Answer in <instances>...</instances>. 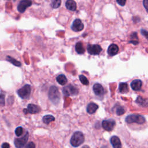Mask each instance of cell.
Instances as JSON below:
<instances>
[{
    "label": "cell",
    "instance_id": "obj_24",
    "mask_svg": "<svg viewBox=\"0 0 148 148\" xmlns=\"http://www.w3.org/2000/svg\"><path fill=\"white\" fill-rule=\"evenodd\" d=\"M116 106V113L117 115L120 116V115L123 114L125 113V109L123 106H121L120 105Z\"/></svg>",
    "mask_w": 148,
    "mask_h": 148
},
{
    "label": "cell",
    "instance_id": "obj_7",
    "mask_svg": "<svg viewBox=\"0 0 148 148\" xmlns=\"http://www.w3.org/2000/svg\"><path fill=\"white\" fill-rule=\"evenodd\" d=\"M88 53L91 55H98L102 50V47L99 45L88 44L87 46Z\"/></svg>",
    "mask_w": 148,
    "mask_h": 148
},
{
    "label": "cell",
    "instance_id": "obj_10",
    "mask_svg": "<svg viewBox=\"0 0 148 148\" xmlns=\"http://www.w3.org/2000/svg\"><path fill=\"white\" fill-rule=\"evenodd\" d=\"M40 111V108L39 106L36 105L35 104L29 103L27 105V108L24 109L23 112L25 114L31 113V114H36L39 113Z\"/></svg>",
    "mask_w": 148,
    "mask_h": 148
},
{
    "label": "cell",
    "instance_id": "obj_5",
    "mask_svg": "<svg viewBox=\"0 0 148 148\" xmlns=\"http://www.w3.org/2000/svg\"><path fill=\"white\" fill-rule=\"evenodd\" d=\"M62 92L64 95L66 97L69 96H75L79 93V90L77 88L73 86L72 84H68L62 88Z\"/></svg>",
    "mask_w": 148,
    "mask_h": 148
},
{
    "label": "cell",
    "instance_id": "obj_29",
    "mask_svg": "<svg viewBox=\"0 0 148 148\" xmlns=\"http://www.w3.org/2000/svg\"><path fill=\"white\" fill-rule=\"evenodd\" d=\"M25 148H35V145L34 142H30L25 146Z\"/></svg>",
    "mask_w": 148,
    "mask_h": 148
},
{
    "label": "cell",
    "instance_id": "obj_33",
    "mask_svg": "<svg viewBox=\"0 0 148 148\" xmlns=\"http://www.w3.org/2000/svg\"><path fill=\"white\" fill-rule=\"evenodd\" d=\"M143 5H144V6H145V9H146V10H147V4H148V1H146V0H145V1H143Z\"/></svg>",
    "mask_w": 148,
    "mask_h": 148
},
{
    "label": "cell",
    "instance_id": "obj_22",
    "mask_svg": "<svg viewBox=\"0 0 148 148\" xmlns=\"http://www.w3.org/2000/svg\"><path fill=\"white\" fill-rule=\"evenodd\" d=\"M6 60L7 61L10 62L11 64H12L14 66H21V63L20 61L16 60V59H14V58H13L12 57H11L10 56H7L6 57Z\"/></svg>",
    "mask_w": 148,
    "mask_h": 148
},
{
    "label": "cell",
    "instance_id": "obj_12",
    "mask_svg": "<svg viewBox=\"0 0 148 148\" xmlns=\"http://www.w3.org/2000/svg\"><path fill=\"white\" fill-rule=\"evenodd\" d=\"M92 90L94 94L98 97H103L105 93L104 88L99 83L94 84L92 87Z\"/></svg>",
    "mask_w": 148,
    "mask_h": 148
},
{
    "label": "cell",
    "instance_id": "obj_28",
    "mask_svg": "<svg viewBox=\"0 0 148 148\" xmlns=\"http://www.w3.org/2000/svg\"><path fill=\"white\" fill-rule=\"evenodd\" d=\"M23 133V128L22 127H18L15 130V134L17 136H20Z\"/></svg>",
    "mask_w": 148,
    "mask_h": 148
},
{
    "label": "cell",
    "instance_id": "obj_21",
    "mask_svg": "<svg viewBox=\"0 0 148 148\" xmlns=\"http://www.w3.org/2000/svg\"><path fill=\"white\" fill-rule=\"evenodd\" d=\"M54 120H55V117L51 114L45 115L42 118V121L45 124H49L51 122L54 121Z\"/></svg>",
    "mask_w": 148,
    "mask_h": 148
},
{
    "label": "cell",
    "instance_id": "obj_9",
    "mask_svg": "<svg viewBox=\"0 0 148 148\" xmlns=\"http://www.w3.org/2000/svg\"><path fill=\"white\" fill-rule=\"evenodd\" d=\"M32 5V1L29 0H23L21 1L17 5V10L20 13H24L27 8Z\"/></svg>",
    "mask_w": 148,
    "mask_h": 148
},
{
    "label": "cell",
    "instance_id": "obj_34",
    "mask_svg": "<svg viewBox=\"0 0 148 148\" xmlns=\"http://www.w3.org/2000/svg\"><path fill=\"white\" fill-rule=\"evenodd\" d=\"M82 148H90V147L87 145H84V146H83V147Z\"/></svg>",
    "mask_w": 148,
    "mask_h": 148
},
{
    "label": "cell",
    "instance_id": "obj_8",
    "mask_svg": "<svg viewBox=\"0 0 148 148\" xmlns=\"http://www.w3.org/2000/svg\"><path fill=\"white\" fill-rule=\"evenodd\" d=\"M116 125V121L113 119H108L104 120L102 121V128L107 131H111L113 130Z\"/></svg>",
    "mask_w": 148,
    "mask_h": 148
},
{
    "label": "cell",
    "instance_id": "obj_2",
    "mask_svg": "<svg viewBox=\"0 0 148 148\" xmlns=\"http://www.w3.org/2000/svg\"><path fill=\"white\" fill-rule=\"evenodd\" d=\"M49 98L54 105H57L60 100V94L57 87L51 86L49 91Z\"/></svg>",
    "mask_w": 148,
    "mask_h": 148
},
{
    "label": "cell",
    "instance_id": "obj_27",
    "mask_svg": "<svg viewBox=\"0 0 148 148\" xmlns=\"http://www.w3.org/2000/svg\"><path fill=\"white\" fill-rule=\"evenodd\" d=\"M5 94L4 92H1L0 94V106H4L5 105Z\"/></svg>",
    "mask_w": 148,
    "mask_h": 148
},
{
    "label": "cell",
    "instance_id": "obj_17",
    "mask_svg": "<svg viewBox=\"0 0 148 148\" xmlns=\"http://www.w3.org/2000/svg\"><path fill=\"white\" fill-rule=\"evenodd\" d=\"M65 6L67 9L71 11H75L76 10L77 8L76 3L73 0L66 1V2H65Z\"/></svg>",
    "mask_w": 148,
    "mask_h": 148
},
{
    "label": "cell",
    "instance_id": "obj_11",
    "mask_svg": "<svg viewBox=\"0 0 148 148\" xmlns=\"http://www.w3.org/2000/svg\"><path fill=\"white\" fill-rule=\"evenodd\" d=\"M84 28V24L79 18L75 19L72 25H71V29L75 32H79L83 30Z\"/></svg>",
    "mask_w": 148,
    "mask_h": 148
},
{
    "label": "cell",
    "instance_id": "obj_1",
    "mask_svg": "<svg viewBox=\"0 0 148 148\" xmlns=\"http://www.w3.org/2000/svg\"><path fill=\"white\" fill-rule=\"evenodd\" d=\"M84 141V134L80 131H76L72 135L70 143L71 145L75 147L80 146Z\"/></svg>",
    "mask_w": 148,
    "mask_h": 148
},
{
    "label": "cell",
    "instance_id": "obj_30",
    "mask_svg": "<svg viewBox=\"0 0 148 148\" xmlns=\"http://www.w3.org/2000/svg\"><path fill=\"white\" fill-rule=\"evenodd\" d=\"M141 34L143 35L146 38H147V31L144 29H141Z\"/></svg>",
    "mask_w": 148,
    "mask_h": 148
},
{
    "label": "cell",
    "instance_id": "obj_35",
    "mask_svg": "<svg viewBox=\"0 0 148 148\" xmlns=\"http://www.w3.org/2000/svg\"><path fill=\"white\" fill-rule=\"evenodd\" d=\"M101 148H108V146H102Z\"/></svg>",
    "mask_w": 148,
    "mask_h": 148
},
{
    "label": "cell",
    "instance_id": "obj_13",
    "mask_svg": "<svg viewBox=\"0 0 148 148\" xmlns=\"http://www.w3.org/2000/svg\"><path fill=\"white\" fill-rule=\"evenodd\" d=\"M110 142L113 148H121V143L118 136H112L110 139Z\"/></svg>",
    "mask_w": 148,
    "mask_h": 148
},
{
    "label": "cell",
    "instance_id": "obj_16",
    "mask_svg": "<svg viewBox=\"0 0 148 148\" xmlns=\"http://www.w3.org/2000/svg\"><path fill=\"white\" fill-rule=\"evenodd\" d=\"M98 109V105L94 102H90L87 105V112L89 114L94 113L96 110Z\"/></svg>",
    "mask_w": 148,
    "mask_h": 148
},
{
    "label": "cell",
    "instance_id": "obj_23",
    "mask_svg": "<svg viewBox=\"0 0 148 148\" xmlns=\"http://www.w3.org/2000/svg\"><path fill=\"white\" fill-rule=\"evenodd\" d=\"M136 103H137L138 105H141L142 106L146 107L147 105V99H145L142 98L140 96H138L135 101Z\"/></svg>",
    "mask_w": 148,
    "mask_h": 148
},
{
    "label": "cell",
    "instance_id": "obj_4",
    "mask_svg": "<svg viewBox=\"0 0 148 148\" xmlns=\"http://www.w3.org/2000/svg\"><path fill=\"white\" fill-rule=\"evenodd\" d=\"M31 92V86L29 84H25L17 91L18 95L21 99H27L29 98Z\"/></svg>",
    "mask_w": 148,
    "mask_h": 148
},
{
    "label": "cell",
    "instance_id": "obj_14",
    "mask_svg": "<svg viewBox=\"0 0 148 148\" xmlns=\"http://www.w3.org/2000/svg\"><path fill=\"white\" fill-rule=\"evenodd\" d=\"M131 87L134 91H139L142 86V82L140 79H135L130 84Z\"/></svg>",
    "mask_w": 148,
    "mask_h": 148
},
{
    "label": "cell",
    "instance_id": "obj_31",
    "mask_svg": "<svg viewBox=\"0 0 148 148\" xmlns=\"http://www.w3.org/2000/svg\"><path fill=\"white\" fill-rule=\"evenodd\" d=\"M117 3H118L120 6H124L125 5V3H126V1H116Z\"/></svg>",
    "mask_w": 148,
    "mask_h": 148
},
{
    "label": "cell",
    "instance_id": "obj_26",
    "mask_svg": "<svg viewBox=\"0 0 148 148\" xmlns=\"http://www.w3.org/2000/svg\"><path fill=\"white\" fill-rule=\"evenodd\" d=\"M61 1L60 0H55L52 1V2L50 4V6L52 8L56 9L60 7V6L61 5Z\"/></svg>",
    "mask_w": 148,
    "mask_h": 148
},
{
    "label": "cell",
    "instance_id": "obj_20",
    "mask_svg": "<svg viewBox=\"0 0 148 148\" xmlns=\"http://www.w3.org/2000/svg\"><path fill=\"white\" fill-rule=\"evenodd\" d=\"M75 50L79 54H82L84 53L85 50L81 42H78L76 43L75 45Z\"/></svg>",
    "mask_w": 148,
    "mask_h": 148
},
{
    "label": "cell",
    "instance_id": "obj_18",
    "mask_svg": "<svg viewBox=\"0 0 148 148\" xmlns=\"http://www.w3.org/2000/svg\"><path fill=\"white\" fill-rule=\"evenodd\" d=\"M119 90L120 92L123 94L128 92L129 91L128 84L127 83H124V82L120 83L119 86Z\"/></svg>",
    "mask_w": 148,
    "mask_h": 148
},
{
    "label": "cell",
    "instance_id": "obj_15",
    "mask_svg": "<svg viewBox=\"0 0 148 148\" xmlns=\"http://www.w3.org/2000/svg\"><path fill=\"white\" fill-rule=\"evenodd\" d=\"M119 50V46L113 43L109 45L108 49V53L109 56H113L118 53Z\"/></svg>",
    "mask_w": 148,
    "mask_h": 148
},
{
    "label": "cell",
    "instance_id": "obj_25",
    "mask_svg": "<svg viewBox=\"0 0 148 148\" xmlns=\"http://www.w3.org/2000/svg\"><path fill=\"white\" fill-rule=\"evenodd\" d=\"M79 78L80 81L83 85H86V86L88 85L89 81L85 76H84L83 75H80L79 76Z\"/></svg>",
    "mask_w": 148,
    "mask_h": 148
},
{
    "label": "cell",
    "instance_id": "obj_32",
    "mask_svg": "<svg viewBox=\"0 0 148 148\" xmlns=\"http://www.w3.org/2000/svg\"><path fill=\"white\" fill-rule=\"evenodd\" d=\"M2 148H10V145L8 143L5 142L2 145Z\"/></svg>",
    "mask_w": 148,
    "mask_h": 148
},
{
    "label": "cell",
    "instance_id": "obj_6",
    "mask_svg": "<svg viewBox=\"0 0 148 148\" xmlns=\"http://www.w3.org/2000/svg\"><path fill=\"white\" fill-rule=\"evenodd\" d=\"M29 134L28 132H26L25 135L21 138H15L14 140V143L16 148H23L26 144L28 139Z\"/></svg>",
    "mask_w": 148,
    "mask_h": 148
},
{
    "label": "cell",
    "instance_id": "obj_19",
    "mask_svg": "<svg viewBox=\"0 0 148 148\" xmlns=\"http://www.w3.org/2000/svg\"><path fill=\"white\" fill-rule=\"evenodd\" d=\"M57 82L62 86H64L66 84L68 80L66 77V76L64 74H60L56 77Z\"/></svg>",
    "mask_w": 148,
    "mask_h": 148
},
{
    "label": "cell",
    "instance_id": "obj_3",
    "mask_svg": "<svg viewBox=\"0 0 148 148\" xmlns=\"http://www.w3.org/2000/svg\"><path fill=\"white\" fill-rule=\"evenodd\" d=\"M126 123L128 124L137 123L138 124H143L145 123L146 119L145 117L142 115L137 114H132L127 116L125 119Z\"/></svg>",
    "mask_w": 148,
    "mask_h": 148
}]
</instances>
